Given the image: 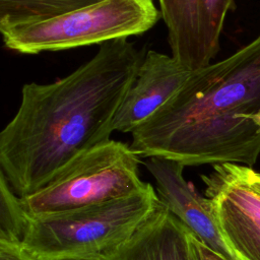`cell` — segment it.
<instances>
[{"instance_id": "15", "label": "cell", "mask_w": 260, "mask_h": 260, "mask_svg": "<svg viewBox=\"0 0 260 260\" xmlns=\"http://www.w3.org/2000/svg\"><path fill=\"white\" fill-rule=\"evenodd\" d=\"M192 239H193V236H192ZM192 239H191V245H192V260H197V257H196V253H195V249H194V246H193Z\"/></svg>"}, {"instance_id": "3", "label": "cell", "mask_w": 260, "mask_h": 260, "mask_svg": "<svg viewBox=\"0 0 260 260\" xmlns=\"http://www.w3.org/2000/svg\"><path fill=\"white\" fill-rule=\"evenodd\" d=\"M159 204L151 184L128 196L30 218L21 249L34 260H108Z\"/></svg>"}, {"instance_id": "2", "label": "cell", "mask_w": 260, "mask_h": 260, "mask_svg": "<svg viewBox=\"0 0 260 260\" xmlns=\"http://www.w3.org/2000/svg\"><path fill=\"white\" fill-rule=\"evenodd\" d=\"M260 35L230 57L193 71L132 134L131 149L188 166L253 167L260 155Z\"/></svg>"}, {"instance_id": "12", "label": "cell", "mask_w": 260, "mask_h": 260, "mask_svg": "<svg viewBox=\"0 0 260 260\" xmlns=\"http://www.w3.org/2000/svg\"><path fill=\"white\" fill-rule=\"evenodd\" d=\"M28 220L20 197L0 174V244L20 246Z\"/></svg>"}, {"instance_id": "13", "label": "cell", "mask_w": 260, "mask_h": 260, "mask_svg": "<svg viewBox=\"0 0 260 260\" xmlns=\"http://www.w3.org/2000/svg\"><path fill=\"white\" fill-rule=\"evenodd\" d=\"M0 260H34L19 245L0 244Z\"/></svg>"}, {"instance_id": "10", "label": "cell", "mask_w": 260, "mask_h": 260, "mask_svg": "<svg viewBox=\"0 0 260 260\" xmlns=\"http://www.w3.org/2000/svg\"><path fill=\"white\" fill-rule=\"evenodd\" d=\"M192 236L159 201L150 217L108 260H192Z\"/></svg>"}, {"instance_id": "5", "label": "cell", "mask_w": 260, "mask_h": 260, "mask_svg": "<svg viewBox=\"0 0 260 260\" xmlns=\"http://www.w3.org/2000/svg\"><path fill=\"white\" fill-rule=\"evenodd\" d=\"M159 17L153 0H103L48 19L0 25V31L7 49L39 54L138 36Z\"/></svg>"}, {"instance_id": "7", "label": "cell", "mask_w": 260, "mask_h": 260, "mask_svg": "<svg viewBox=\"0 0 260 260\" xmlns=\"http://www.w3.org/2000/svg\"><path fill=\"white\" fill-rule=\"evenodd\" d=\"M234 0H158L171 56L190 71L209 64L219 51L224 20Z\"/></svg>"}, {"instance_id": "6", "label": "cell", "mask_w": 260, "mask_h": 260, "mask_svg": "<svg viewBox=\"0 0 260 260\" xmlns=\"http://www.w3.org/2000/svg\"><path fill=\"white\" fill-rule=\"evenodd\" d=\"M201 179L230 249L238 260H260V173L226 162Z\"/></svg>"}, {"instance_id": "16", "label": "cell", "mask_w": 260, "mask_h": 260, "mask_svg": "<svg viewBox=\"0 0 260 260\" xmlns=\"http://www.w3.org/2000/svg\"><path fill=\"white\" fill-rule=\"evenodd\" d=\"M253 118L258 122V123H260V114H257V115H254L253 116Z\"/></svg>"}, {"instance_id": "11", "label": "cell", "mask_w": 260, "mask_h": 260, "mask_svg": "<svg viewBox=\"0 0 260 260\" xmlns=\"http://www.w3.org/2000/svg\"><path fill=\"white\" fill-rule=\"evenodd\" d=\"M103 0H0V25L48 19Z\"/></svg>"}, {"instance_id": "4", "label": "cell", "mask_w": 260, "mask_h": 260, "mask_svg": "<svg viewBox=\"0 0 260 260\" xmlns=\"http://www.w3.org/2000/svg\"><path fill=\"white\" fill-rule=\"evenodd\" d=\"M139 155L110 139L66 165L44 187L20 197L30 218L61 214L128 196L147 186Z\"/></svg>"}, {"instance_id": "1", "label": "cell", "mask_w": 260, "mask_h": 260, "mask_svg": "<svg viewBox=\"0 0 260 260\" xmlns=\"http://www.w3.org/2000/svg\"><path fill=\"white\" fill-rule=\"evenodd\" d=\"M143 57L127 39L109 41L69 75L22 85L17 112L0 133V174L19 197L111 139L113 119Z\"/></svg>"}, {"instance_id": "9", "label": "cell", "mask_w": 260, "mask_h": 260, "mask_svg": "<svg viewBox=\"0 0 260 260\" xmlns=\"http://www.w3.org/2000/svg\"><path fill=\"white\" fill-rule=\"evenodd\" d=\"M192 73L172 56L149 50L113 119V131H135L184 85Z\"/></svg>"}, {"instance_id": "14", "label": "cell", "mask_w": 260, "mask_h": 260, "mask_svg": "<svg viewBox=\"0 0 260 260\" xmlns=\"http://www.w3.org/2000/svg\"><path fill=\"white\" fill-rule=\"evenodd\" d=\"M192 242L195 249L197 260H225L224 258H222L221 256H219L218 254H216L215 252H213L212 250L198 242L194 236Z\"/></svg>"}, {"instance_id": "8", "label": "cell", "mask_w": 260, "mask_h": 260, "mask_svg": "<svg viewBox=\"0 0 260 260\" xmlns=\"http://www.w3.org/2000/svg\"><path fill=\"white\" fill-rule=\"evenodd\" d=\"M144 165L155 181L159 201L195 239L225 260H238L221 234L209 199L184 178L185 166L160 156L148 157Z\"/></svg>"}]
</instances>
